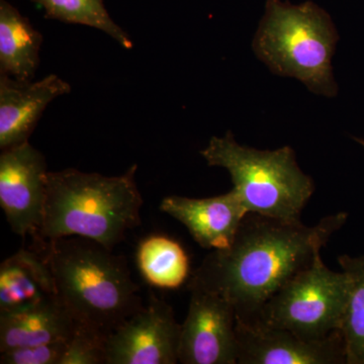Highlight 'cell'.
<instances>
[{"label":"cell","instance_id":"cell-19","mask_svg":"<svg viewBox=\"0 0 364 364\" xmlns=\"http://www.w3.org/2000/svg\"><path fill=\"white\" fill-rule=\"evenodd\" d=\"M107 336L76 325L61 364H107Z\"/></svg>","mask_w":364,"mask_h":364},{"label":"cell","instance_id":"cell-5","mask_svg":"<svg viewBox=\"0 0 364 364\" xmlns=\"http://www.w3.org/2000/svg\"><path fill=\"white\" fill-rule=\"evenodd\" d=\"M200 155L210 166L229 172L248 214L301 221L315 183L299 166L293 148L254 149L240 145L228 132L224 136H213Z\"/></svg>","mask_w":364,"mask_h":364},{"label":"cell","instance_id":"cell-12","mask_svg":"<svg viewBox=\"0 0 364 364\" xmlns=\"http://www.w3.org/2000/svg\"><path fill=\"white\" fill-rule=\"evenodd\" d=\"M71 92V85L56 74L41 80L20 81L0 75V148L28 142L40 117L55 98Z\"/></svg>","mask_w":364,"mask_h":364},{"label":"cell","instance_id":"cell-17","mask_svg":"<svg viewBox=\"0 0 364 364\" xmlns=\"http://www.w3.org/2000/svg\"><path fill=\"white\" fill-rule=\"evenodd\" d=\"M42 7L48 20L75 23L97 28L117 41L124 49L133 48V41L109 16L104 0H32Z\"/></svg>","mask_w":364,"mask_h":364},{"label":"cell","instance_id":"cell-2","mask_svg":"<svg viewBox=\"0 0 364 364\" xmlns=\"http://www.w3.org/2000/svg\"><path fill=\"white\" fill-rule=\"evenodd\" d=\"M138 165L119 176L67 168L48 172L44 212L36 244L83 237L114 249L141 224L143 198L136 181Z\"/></svg>","mask_w":364,"mask_h":364},{"label":"cell","instance_id":"cell-4","mask_svg":"<svg viewBox=\"0 0 364 364\" xmlns=\"http://www.w3.org/2000/svg\"><path fill=\"white\" fill-rule=\"evenodd\" d=\"M339 41L331 16L313 1L265 0L253 51L275 75L301 81L311 92L335 97L332 58Z\"/></svg>","mask_w":364,"mask_h":364},{"label":"cell","instance_id":"cell-14","mask_svg":"<svg viewBox=\"0 0 364 364\" xmlns=\"http://www.w3.org/2000/svg\"><path fill=\"white\" fill-rule=\"evenodd\" d=\"M75 326L58 296L18 312L0 314V352L69 340Z\"/></svg>","mask_w":364,"mask_h":364},{"label":"cell","instance_id":"cell-13","mask_svg":"<svg viewBox=\"0 0 364 364\" xmlns=\"http://www.w3.org/2000/svg\"><path fill=\"white\" fill-rule=\"evenodd\" d=\"M51 268L40 250L21 249L0 267V314L14 313L56 298Z\"/></svg>","mask_w":364,"mask_h":364},{"label":"cell","instance_id":"cell-6","mask_svg":"<svg viewBox=\"0 0 364 364\" xmlns=\"http://www.w3.org/2000/svg\"><path fill=\"white\" fill-rule=\"evenodd\" d=\"M349 294L348 274L326 267L318 254L248 323L289 330L308 339L327 338L341 331Z\"/></svg>","mask_w":364,"mask_h":364},{"label":"cell","instance_id":"cell-1","mask_svg":"<svg viewBox=\"0 0 364 364\" xmlns=\"http://www.w3.org/2000/svg\"><path fill=\"white\" fill-rule=\"evenodd\" d=\"M347 219V213H338L306 226L248 214L230 247L205 256L188 289L220 294L233 305L238 320L253 322L267 301L321 254Z\"/></svg>","mask_w":364,"mask_h":364},{"label":"cell","instance_id":"cell-9","mask_svg":"<svg viewBox=\"0 0 364 364\" xmlns=\"http://www.w3.org/2000/svg\"><path fill=\"white\" fill-rule=\"evenodd\" d=\"M181 329L171 306L152 294L107 337V364L179 363Z\"/></svg>","mask_w":364,"mask_h":364},{"label":"cell","instance_id":"cell-10","mask_svg":"<svg viewBox=\"0 0 364 364\" xmlns=\"http://www.w3.org/2000/svg\"><path fill=\"white\" fill-rule=\"evenodd\" d=\"M238 364H346L341 331L323 339L237 318Z\"/></svg>","mask_w":364,"mask_h":364},{"label":"cell","instance_id":"cell-11","mask_svg":"<svg viewBox=\"0 0 364 364\" xmlns=\"http://www.w3.org/2000/svg\"><path fill=\"white\" fill-rule=\"evenodd\" d=\"M160 210L184 225L200 247L212 251L230 247L248 215L233 188L213 198L166 196Z\"/></svg>","mask_w":364,"mask_h":364},{"label":"cell","instance_id":"cell-21","mask_svg":"<svg viewBox=\"0 0 364 364\" xmlns=\"http://www.w3.org/2000/svg\"><path fill=\"white\" fill-rule=\"evenodd\" d=\"M353 140L355 141L356 143L359 144V145H360L361 147H363L364 149V139L358 138V136H353Z\"/></svg>","mask_w":364,"mask_h":364},{"label":"cell","instance_id":"cell-16","mask_svg":"<svg viewBox=\"0 0 364 364\" xmlns=\"http://www.w3.org/2000/svg\"><path fill=\"white\" fill-rule=\"evenodd\" d=\"M136 265L150 286L176 289L189 275L188 254L178 242L162 235H152L139 244Z\"/></svg>","mask_w":364,"mask_h":364},{"label":"cell","instance_id":"cell-8","mask_svg":"<svg viewBox=\"0 0 364 364\" xmlns=\"http://www.w3.org/2000/svg\"><path fill=\"white\" fill-rule=\"evenodd\" d=\"M48 172L44 155L28 142L0 155V205L14 233L23 239L39 233Z\"/></svg>","mask_w":364,"mask_h":364},{"label":"cell","instance_id":"cell-18","mask_svg":"<svg viewBox=\"0 0 364 364\" xmlns=\"http://www.w3.org/2000/svg\"><path fill=\"white\" fill-rule=\"evenodd\" d=\"M350 279L348 306L342 324L346 364H364V255L338 258Z\"/></svg>","mask_w":364,"mask_h":364},{"label":"cell","instance_id":"cell-7","mask_svg":"<svg viewBox=\"0 0 364 364\" xmlns=\"http://www.w3.org/2000/svg\"><path fill=\"white\" fill-rule=\"evenodd\" d=\"M181 325L178 360L183 364H237V314L220 294L191 287Z\"/></svg>","mask_w":364,"mask_h":364},{"label":"cell","instance_id":"cell-15","mask_svg":"<svg viewBox=\"0 0 364 364\" xmlns=\"http://www.w3.org/2000/svg\"><path fill=\"white\" fill-rule=\"evenodd\" d=\"M43 36L7 0H0V72L32 81L40 65Z\"/></svg>","mask_w":364,"mask_h":364},{"label":"cell","instance_id":"cell-20","mask_svg":"<svg viewBox=\"0 0 364 364\" xmlns=\"http://www.w3.org/2000/svg\"><path fill=\"white\" fill-rule=\"evenodd\" d=\"M69 340H60L1 352V364H61Z\"/></svg>","mask_w":364,"mask_h":364},{"label":"cell","instance_id":"cell-3","mask_svg":"<svg viewBox=\"0 0 364 364\" xmlns=\"http://www.w3.org/2000/svg\"><path fill=\"white\" fill-rule=\"evenodd\" d=\"M38 250L49 263L57 296L76 325L109 337L143 308L126 258L111 249L72 236L47 242Z\"/></svg>","mask_w":364,"mask_h":364}]
</instances>
